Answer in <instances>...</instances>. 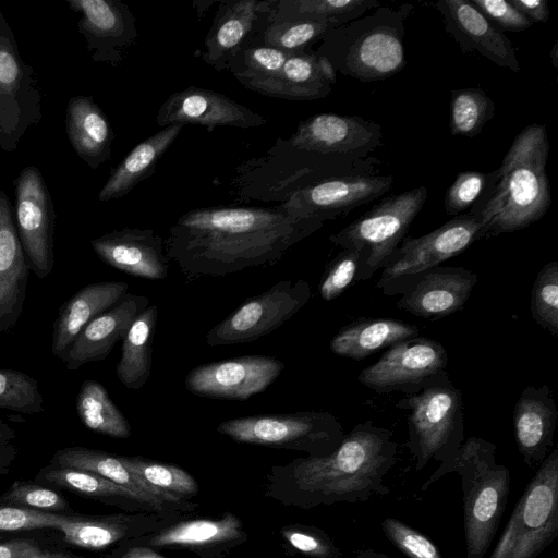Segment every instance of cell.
<instances>
[{
  "mask_svg": "<svg viewBox=\"0 0 558 558\" xmlns=\"http://www.w3.org/2000/svg\"><path fill=\"white\" fill-rule=\"evenodd\" d=\"M323 226L281 205L196 208L169 228L167 255L190 280L223 277L276 265Z\"/></svg>",
  "mask_w": 558,
  "mask_h": 558,
  "instance_id": "1",
  "label": "cell"
},
{
  "mask_svg": "<svg viewBox=\"0 0 558 558\" xmlns=\"http://www.w3.org/2000/svg\"><path fill=\"white\" fill-rule=\"evenodd\" d=\"M397 449L389 429L372 421L360 422L343 435L335 451L299 458L289 472L299 490L313 502L366 501L390 494L384 482L397 462Z\"/></svg>",
  "mask_w": 558,
  "mask_h": 558,
  "instance_id": "2",
  "label": "cell"
},
{
  "mask_svg": "<svg viewBox=\"0 0 558 558\" xmlns=\"http://www.w3.org/2000/svg\"><path fill=\"white\" fill-rule=\"evenodd\" d=\"M549 142L544 125L533 123L513 140L500 167L471 208L482 223V238L514 232L538 221L551 204L546 174Z\"/></svg>",
  "mask_w": 558,
  "mask_h": 558,
  "instance_id": "3",
  "label": "cell"
},
{
  "mask_svg": "<svg viewBox=\"0 0 558 558\" xmlns=\"http://www.w3.org/2000/svg\"><path fill=\"white\" fill-rule=\"evenodd\" d=\"M495 444L481 437L466 438L452 460L439 464L425 481V492L449 473L461 478L463 531L466 558H484L492 546L510 493L509 469L496 461Z\"/></svg>",
  "mask_w": 558,
  "mask_h": 558,
  "instance_id": "4",
  "label": "cell"
},
{
  "mask_svg": "<svg viewBox=\"0 0 558 558\" xmlns=\"http://www.w3.org/2000/svg\"><path fill=\"white\" fill-rule=\"evenodd\" d=\"M411 4L378 7L329 31L320 40L317 54L333 70L361 82L381 81L405 66L403 38Z\"/></svg>",
  "mask_w": 558,
  "mask_h": 558,
  "instance_id": "5",
  "label": "cell"
},
{
  "mask_svg": "<svg viewBox=\"0 0 558 558\" xmlns=\"http://www.w3.org/2000/svg\"><path fill=\"white\" fill-rule=\"evenodd\" d=\"M377 167L296 149L278 138L262 157L243 162L233 179L234 192L246 199H288L294 192L327 178L343 174L377 173Z\"/></svg>",
  "mask_w": 558,
  "mask_h": 558,
  "instance_id": "6",
  "label": "cell"
},
{
  "mask_svg": "<svg viewBox=\"0 0 558 558\" xmlns=\"http://www.w3.org/2000/svg\"><path fill=\"white\" fill-rule=\"evenodd\" d=\"M396 408L408 412V449L421 471L429 460L440 464L452 460L464 441L461 391L448 374L421 391L404 395Z\"/></svg>",
  "mask_w": 558,
  "mask_h": 558,
  "instance_id": "7",
  "label": "cell"
},
{
  "mask_svg": "<svg viewBox=\"0 0 558 558\" xmlns=\"http://www.w3.org/2000/svg\"><path fill=\"white\" fill-rule=\"evenodd\" d=\"M422 185L384 197L350 225L329 236V241L344 248L363 253L360 280L372 278L385 268L396 255L411 223L427 199Z\"/></svg>",
  "mask_w": 558,
  "mask_h": 558,
  "instance_id": "8",
  "label": "cell"
},
{
  "mask_svg": "<svg viewBox=\"0 0 558 558\" xmlns=\"http://www.w3.org/2000/svg\"><path fill=\"white\" fill-rule=\"evenodd\" d=\"M558 536V448L517 501L489 558H537Z\"/></svg>",
  "mask_w": 558,
  "mask_h": 558,
  "instance_id": "9",
  "label": "cell"
},
{
  "mask_svg": "<svg viewBox=\"0 0 558 558\" xmlns=\"http://www.w3.org/2000/svg\"><path fill=\"white\" fill-rule=\"evenodd\" d=\"M217 432L236 442L303 450L310 457L331 453L344 435L332 413L313 410L230 418Z\"/></svg>",
  "mask_w": 558,
  "mask_h": 558,
  "instance_id": "10",
  "label": "cell"
},
{
  "mask_svg": "<svg viewBox=\"0 0 558 558\" xmlns=\"http://www.w3.org/2000/svg\"><path fill=\"white\" fill-rule=\"evenodd\" d=\"M482 238V223L475 213L452 219L418 238L405 236L376 283L384 295L407 292L427 270L460 255Z\"/></svg>",
  "mask_w": 558,
  "mask_h": 558,
  "instance_id": "11",
  "label": "cell"
},
{
  "mask_svg": "<svg viewBox=\"0 0 558 558\" xmlns=\"http://www.w3.org/2000/svg\"><path fill=\"white\" fill-rule=\"evenodd\" d=\"M43 95L34 69L21 57L15 35L0 11V148L14 151L43 119Z\"/></svg>",
  "mask_w": 558,
  "mask_h": 558,
  "instance_id": "12",
  "label": "cell"
},
{
  "mask_svg": "<svg viewBox=\"0 0 558 558\" xmlns=\"http://www.w3.org/2000/svg\"><path fill=\"white\" fill-rule=\"evenodd\" d=\"M311 296L312 289L306 280L278 281L263 293L246 299L206 333L205 341L210 347L255 341L290 320Z\"/></svg>",
  "mask_w": 558,
  "mask_h": 558,
  "instance_id": "13",
  "label": "cell"
},
{
  "mask_svg": "<svg viewBox=\"0 0 558 558\" xmlns=\"http://www.w3.org/2000/svg\"><path fill=\"white\" fill-rule=\"evenodd\" d=\"M447 366L446 348L417 336L387 348L377 362L359 374L357 381L379 395H412L446 374Z\"/></svg>",
  "mask_w": 558,
  "mask_h": 558,
  "instance_id": "14",
  "label": "cell"
},
{
  "mask_svg": "<svg viewBox=\"0 0 558 558\" xmlns=\"http://www.w3.org/2000/svg\"><path fill=\"white\" fill-rule=\"evenodd\" d=\"M381 126L360 116L318 113L301 121L287 143L296 149L377 167L369 158L383 145Z\"/></svg>",
  "mask_w": 558,
  "mask_h": 558,
  "instance_id": "15",
  "label": "cell"
},
{
  "mask_svg": "<svg viewBox=\"0 0 558 558\" xmlns=\"http://www.w3.org/2000/svg\"><path fill=\"white\" fill-rule=\"evenodd\" d=\"M14 223L31 270L40 279L54 266L53 201L45 179L35 166L22 169L14 180Z\"/></svg>",
  "mask_w": 558,
  "mask_h": 558,
  "instance_id": "16",
  "label": "cell"
},
{
  "mask_svg": "<svg viewBox=\"0 0 558 558\" xmlns=\"http://www.w3.org/2000/svg\"><path fill=\"white\" fill-rule=\"evenodd\" d=\"M284 363L268 355H244L192 368L185 387L193 395L221 400H246L266 390L284 371Z\"/></svg>",
  "mask_w": 558,
  "mask_h": 558,
  "instance_id": "17",
  "label": "cell"
},
{
  "mask_svg": "<svg viewBox=\"0 0 558 558\" xmlns=\"http://www.w3.org/2000/svg\"><path fill=\"white\" fill-rule=\"evenodd\" d=\"M393 185L391 174H343L324 179L291 194L279 204L320 222L341 218L385 195Z\"/></svg>",
  "mask_w": 558,
  "mask_h": 558,
  "instance_id": "18",
  "label": "cell"
},
{
  "mask_svg": "<svg viewBox=\"0 0 558 558\" xmlns=\"http://www.w3.org/2000/svg\"><path fill=\"white\" fill-rule=\"evenodd\" d=\"M94 62L118 66L137 43L136 17L120 0H65Z\"/></svg>",
  "mask_w": 558,
  "mask_h": 558,
  "instance_id": "19",
  "label": "cell"
},
{
  "mask_svg": "<svg viewBox=\"0 0 558 558\" xmlns=\"http://www.w3.org/2000/svg\"><path fill=\"white\" fill-rule=\"evenodd\" d=\"M157 124H195L213 131L218 126L241 129L265 125L267 119L228 96L196 86L171 94L159 107Z\"/></svg>",
  "mask_w": 558,
  "mask_h": 558,
  "instance_id": "20",
  "label": "cell"
},
{
  "mask_svg": "<svg viewBox=\"0 0 558 558\" xmlns=\"http://www.w3.org/2000/svg\"><path fill=\"white\" fill-rule=\"evenodd\" d=\"M440 13L445 31L462 53L476 51L496 65L520 71L510 39L498 31L470 0H439L433 3Z\"/></svg>",
  "mask_w": 558,
  "mask_h": 558,
  "instance_id": "21",
  "label": "cell"
},
{
  "mask_svg": "<svg viewBox=\"0 0 558 558\" xmlns=\"http://www.w3.org/2000/svg\"><path fill=\"white\" fill-rule=\"evenodd\" d=\"M107 265L133 277L162 280L168 276L166 240L153 229L122 228L90 240Z\"/></svg>",
  "mask_w": 558,
  "mask_h": 558,
  "instance_id": "22",
  "label": "cell"
},
{
  "mask_svg": "<svg viewBox=\"0 0 558 558\" xmlns=\"http://www.w3.org/2000/svg\"><path fill=\"white\" fill-rule=\"evenodd\" d=\"M477 279L464 267L440 265L423 274L396 305L416 317L441 319L464 306Z\"/></svg>",
  "mask_w": 558,
  "mask_h": 558,
  "instance_id": "23",
  "label": "cell"
},
{
  "mask_svg": "<svg viewBox=\"0 0 558 558\" xmlns=\"http://www.w3.org/2000/svg\"><path fill=\"white\" fill-rule=\"evenodd\" d=\"M148 303L147 296L128 292L114 306L89 322L59 356L66 369L76 371L105 360Z\"/></svg>",
  "mask_w": 558,
  "mask_h": 558,
  "instance_id": "24",
  "label": "cell"
},
{
  "mask_svg": "<svg viewBox=\"0 0 558 558\" xmlns=\"http://www.w3.org/2000/svg\"><path fill=\"white\" fill-rule=\"evenodd\" d=\"M558 411L550 388L527 386L513 410L514 439L523 462L536 470L551 451Z\"/></svg>",
  "mask_w": 558,
  "mask_h": 558,
  "instance_id": "25",
  "label": "cell"
},
{
  "mask_svg": "<svg viewBox=\"0 0 558 558\" xmlns=\"http://www.w3.org/2000/svg\"><path fill=\"white\" fill-rule=\"evenodd\" d=\"M29 270L16 232L12 204L0 190V332L12 329L21 317Z\"/></svg>",
  "mask_w": 558,
  "mask_h": 558,
  "instance_id": "26",
  "label": "cell"
},
{
  "mask_svg": "<svg viewBox=\"0 0 558 558\" xmlns=\"http://www.w3.org/2000/svg\"><path fill=\"white\" fill-rule=\"evenodd\" d=\"M336 83V71L328 60L313 50L291 53L271 77L243 84L262 95L289 100L327 97Z\"/></svg>",
  "mask_w": 558,
  "mask_h": 558,
  "instance_id": "27",
  "label": "cell"
},
{
  "mask_svg": "<svg viewBox=\"0 0 558 558\" xmlns=\"http://www.w3.org/2000/svg\"><path fill=\"white\" fill-rule=\"evenodd\" d=\"M128 290L124 281H101L76 291L58 311L51 337L52 354L59 357L89 322L114 306Z\"/></svg>",
  "mask_w": 558,
  "mask_h": 558,
  "instance_id": "28",
  "label": "cell"
},
{
  "mask_svg": "<svg viewBox=\"0 0 558 558\" xmlns=\"http://www.w3.org/2000/svg\"><path fill=\"white\" fill-rule=\"evenodd\" d=\"M260 0H222L204 41L203 61L216 71L229 63L247 40L260 13Z\"/></svg>",
  "mask_w": 558,
  "mask_h": 558,
  "instance_id": "29",
  "label": "cell"
},
{
  "mask_svg": "<svg viewBox=\"0 0 558 558\" xmlns=\"http://www.w3.org/2000/svg\"><path fill=\"white\" fill-rule=\"evenodd\" d=\"M68 140L76 155L92 169H97L111 157L113 131L106 113L93 97L77 95L70 98L65 111Z\"/></svg>",
  "mask_w": 558,
  "mask_h": 558,
  "instance_id": "30",
  "label": "cell"
},
{
  "mask_svg": "<svg viewBox=\"0 0 558 558\" xmlns=\"http://www.w3.org/2000/svg\"><path fill=\"white\" fill-rule=\"evenodd\" d=\"M51 463L98 474L134 492L142 502L154 508H161L165 502H178L180 500L170 494L149 486L143 478L126 468L121 457L101 450L84 447L63 448L56 452Z\"/></svg>",
  "mask_w": 558,
  "mask_h": 558,
  "instance_id": "31",
  "label": "cell"
},
{
  "mask_svg": "<svg viewBox=\"0 0 558 558\" xmlns=\"http://www.w3.org/2000/svg\"><path fill=\"white\" fill-rule=\"evenodd\" d=\"M183 128L182 124H170L140 142L111 171L98 193V199L110 202L120 198L153 175L156 165Z\"/></svg>",
  "mask_w": 558,
  "mask_h": 558,
  "instance_id": "32",
  "label": "cell"
},
{
  "mask_svg": "<svg viewBox=\"0 0 558 558\" xmlns=\"http://www.w3.org/2000/svg\"><path fill=\"white\" fill-rule=\"evenodd\" d=\"M420 327L396 318L362 317L341 328L330 341V350L339 356L364 360L377 351L420 336Z\"/></svg>",
  "mask_w": 558,
  "mask_h": 558,
  "instance_id": "33",
  "label": "cell"
},
{
  "mask_svg": "<svg viewBox=\"0 0 558 558\" xmlns=\"http://www.w3.org/2000/svg\"><path fill=\"white\" fill-rule=\"evenodd\" d=\"M378 7L377 0H267L260 3L259 17L267 23L314 21L341 25Z\"/></svg>",
  "mask_w": 558,
  "mask_h": 558,
  "instance_id": "34",
  "label": "cell"
},
{
  "mask_svg": "<svg viewBox=\"0 0 558 558\" xmlns=\"http://www.w3.org/2000/svg\"><path fill=\"white\" fill-rule=\"evenodd\" d=\"M157 316V305L147 306L135 317L122 339L116 374L119 381L129 389H142L150 376Z\"/></svg>",
  "mask_w": 558,
  "mask_h": 558,
  "instance_id": "35",
  "label": "cell"
},
{
  "mask_svg": "<svg viewBox=\"0 0 558 558\" xmlns=\"http://www.w3.org/2000/svg\"><path fill=\"white\" fill-rule=\"evenodd\" d=\"M75 408L78 418L88 429L113 438L131 436L128 418L100 383L84 380L76 396Z\"/></svg>",
  "mask_w": 558,
  "mask_h": 558,
  "instance_id": "36",
  "label": "cell"
},
{
  "mask_svg": "<svg viewBox=\"0 0 558 558\" xmlns=\"http://www.w3.org/2000/svg\"><path fill=\"white\" fill-rule=\"evenodd\" d=\"M241 521L232 513L220 520H193L162 530L151 538L153 546H198L238 539Z\"/></svg>",
  "mask_w": 558,
  "mask_h": 558,
  "instance_id": "37",
  "label": "cell"
},
{
  "mask_svg": "<svg viewBox=\"0 0 558 558\" xmlns=\"http://www.w3.org/2000/svg\"><path fill=\"white\" fill-rule=\"evenodd\" d=\"M256 26H263L258 32V44L295 53L311 50L313 44L320 41L329 31L339 25L314 21L267 23L258 16Z\"/></svg>",
  "mask_w": 558,
  "mask_h": 558,
  "instance_id": "38",
  "label": "cell"
},
{
  "mask_svg": "<svg viewBox=\"0 0 558 558\" xmlns=\"http://www.w3.org/2000/svg\"><path fill=\"white\" fill-rule=\"evenodd\" d=\"M496 105L482 88L465 87L451 92L450 133L475 137L483 126L495 116Z\"/></svg>",
  "mask_w": 558,
  "mask_h": 558,
  "instance_id": "39",
  "label": "cell"
},
{
  "mask_svg": "<svg viewBox=\"0 0 558 558\" xmlns=\"http://www.w3.org/2000/svg\"><path fill=\"white\" fill-rule=\"evenodd\" d=\"M291 53L262 44L245 43L231 59L228 71L242 84L277 74Z\"/></svg>",
  "mask_w": 558,
  "mask_h": 558,
  "instance_id": "40",
  "label": "cell"
},
{
  "mask_svg": "<svg viewBox=\"0 0 558 558\" xmlns=\"http://www.w3.org/2000/svg\"><path fill=\"white\" fill-rule=\"evenodd\" d=\"M123 463L149 486L179 499L197 493L196 481L184 470L138 457H121Z\"/></svg>",
  "mask_w": 558,
  "mask_h": 558,
  "instance_id": "41",
  "label": "cell"
},
{
  "mask_svg": "<svg viewBox=\"0 0 558 558\" xmlns=\"http://www.w3.org/2000/svg\"><path fill=\"white\" fill-rule=\"evenodd\" d=\"M39 476L49 483L89 496H117L141 501L134 492L88 471L52 464L41 470Z\"/></svg>",
  "mask_w": 558,
  "mask_h": 558,
  "instance_id": "42",
  "label": "cell"
},
{
  "mask_svg": "<svg viewBox=\"0 0 558 558\" xmlns=\"http://www.w3.org/2000/svg\"><path fill=\"white\" fill-rule=\"evenodd\" d=\"M534 322L558 337V262L547 263L537 274L530 298Z\"/></svg>",
  "mask_w": 558,
  "mask_h": 558,
  "instance_id": "43",
  "label": "cell"
},
{
  "mask_svg": "<svg viewBox=\"0 0 558 558\" xmlns=\"http://www.w3.org/2000/svg\"><path fill=\"white\" fill-rule=\"evenodd\" d=\"M0 409L31 415L43 412L37 380L21 371L0 368Z\"/></svg>",
  "mask_w": 558,
  "mask_h": 558,
  "instance_id": "44",
  "label": "cell"
},
{
  "mask_svg": "<svg viewBox=\"0 0 558 558\" xmlns=\"http://www.w3.org/2000/svg\"><path fill=\"white\" fill-rule=\"evenodd\" d=\"M64 539L73 545L88 548H105L124 535V529L116 523L101 520L77 519L60 515L56 527Z\"/></svg>",
  "mask_w": 558,
  "mask_h": 558,
  "instance_id": "45",
  "label": "cell"
},
{
  "mask_svg": "<svg viewBox=\"0 0 558 558\" xmlns=\"http://www.w3.org/2000/svg\"><path fill=\"white\" fill-rule=\"evenodd\" d=\"M363 253L357 250H342L328 265L320 284L319 294L324 301L340 296L351 284L360 280Z\"/></svg>",
  "mask_w": 558,
  "mask_h": 558,
  "instance_id": "46",
  "label": "cell"
},
{
  "mask_svg": "<svg viewBox=\"0 0 558 558\" xmlns=\"http://www.w3.org/2000/svg\"><path fill=\"white\" fill-rule=\"evenodd\" d=\"M380 526L388 541L408 558H444L439 548L426 535L407 523L386 518Z\"/></svg>",
  "mask_w": 558,
  "mask_h": 558,
  "instance_id": "47",
  "label": "cell"
},
{
  "mask_svg": "<svg viewBox=\"0 0 558 558\" xmlns=\"http://www.w3.org/2000/svg\"><path fill=\"white\" fill-rule=\"evenodd\" d=\"M492 180V173L460 172L446 191L444 207L448 215L458 216L472 208L482 197Z\"/></svg>",
  "mask_w": 558,
  "mask_h": 558,
  "instance_id": "48",
  "label": "cell"
},
{
  "mask_svg": "<svg viewBox=\"0 0 558 558\" xmlns=\"http://www.w3.org/2000/svg\"><path fill=\"white\" fill-rule=\"evenodd\" d=\"M3 501H8L17 507L61 510L66 507L65 500L61 495L52 489L26 483H14L10 490L3 496Z\"/></svg>",
  "mask_w": 558,
  "mask_h": 558,
  "instance_id": "49",
  "label": "cell"
},
{
  "mask_svg": "<svg viewBox=\"0 0 558 558\" xmlns=\"http://www.w3.org/2000/svg\"><path fill=\"white\" fill-rule=\"evenodd\" d=\"M60 514L23 507L0 506V533L34 529H56Z\"/></svg>",
  "mask_w": 558,
  "mask_h": 558,
  "instance_id": "50",
  "label": "cell"
},
{
  "mask_svg": "<svg viewBox=\"0 0 558 558\" xmlns=\"http://www.w3.org/2000/svg\"><path fill=\"white\" fill-rule=\"evenodd\" d=\"M500 32H522L533 25L509 0H470Z\"/></svg>",
  "mask_w": 558,
  "mask_h": 558,
  "instance_id": "51",
  "label": "cell"
},
{
  "mask_svg": "<svg viewBox=\"0 0 558 558\" xmlns=\"http://www.w3.org/2000/svg\"><path fill=\"white\" fill-rule=\"evenodd\" d=\"M282 534L288 543L310 558H341L340 549L322 531L288 530Z\"/></svg>",
  "mask_w": 558,
  "mask_h": 558,
  "instance_id": "52",
  "label": "cell"
},
{
  "mask_svg": "<svg viewBox=\"0 0 558 558\" xmlns=\"http://www.w3.org/2000/svg\"><path fill=\"white\" fill-rule=\"evenodd\" d=\"M509 2L532 23L549 20V5L546 0H509Z\"/></svg>",
  "mask_w": 558,
  "mask_h": 558,
  "instance_id": "53",
  "label": "cell"
},
{
  "mask_svg": "<svg viewBox=\"0 0 558 558\" xmlns=\"http://www.w3.org/2000/svg\"><path fill=\"white\" fill-rule=\"evenodd\" d=\"M33 545L28 539H14L0 544V558H26Z\"/></svg>",
  "mask_w": 558,
  "mask_h": 558,
  "instance_id": "54",
  "label": "cell"
},
{
  "mask_svg": "<svg viewBox=\"0 0 558 558\" xmlns=\"http://www.w3.org/2000/svg\"><path fill=\"white\" fill-rule=\"evenodd\" d=\"M124 558H166L150 548L147 547H135L131 548L125 555Z\"/></svg>",
  "mask_w": 558,
  "mask_h": 558,
  "instance_id": "55",
  "label": "cell"
},
{
  "mask_svg": "<svg viewBox=\"0 0 558 558\" xmlns=\"http://www.w3.org/2000/svg\"><path fill=\"white\" fill-rule=\"evenodd\" d=\"M15 437V432L7 423L0 420V446L5 445Z\"/></svg>",
  "mask_w": 558,
  "mask_h": 558,
  "instance_id": "56",
  "label": "cell"
},
{
  "mask_svg": "<svg viewBox=\"0 0 558 558\" xmlns=\"http://www.w3.org/2000/svg\"><path fill=\"white\" fill-rule=\"evenodd\" d=\"M355 558H391V557L384 553L368 548V549L357 551Z\"/></svg>",
  "mask_w": 558,
  "mask_h": 558,
  "instance_id": "57",
  "label": "cell"
},
{
  "mask_svg": "<svg viewBox=\"0 0 558 558\" xmlns=\"http://www.w3.org/2000/svg\"><path fill=\"white\" fill-rule=\"evenodd\" d=\"M214 1H193V5L195 7V10L197 12V17L201 20L203 14L209 9L210 5H213Z\"/></svg>",
  "mask_w": 558,
  "mask_h": 558,
  "instance_id": "58",
  "label": "cell"
},
{
  "mask_svg": "<svg viewBox=\"0 0 558 558\" xmlns=\"http://www.w3.org/2000/svg\"><path fill=\"white\" fill-rule=\"evenodd\" d=\"M13 453V448L2 445L0 446V465L7 460V458H11Z\"/></svg>",
  "mask_w": 558,
  "mask_h": 558,
  "instance_id": "59",
  "label": "cell"
},
{
  "mask_svg": "<svg viewBox=\"0 0 558 558\" xmlns=\"http://www.w3.org/2000/svg\"><path fill=\"white\" fill-rule=\"evenodd\" d=\"M26 558H52L39 550L36 545H33L29 553L27 554Z\"/></svg>",
  "mask_w": 558,
  "mask_h": 558,
  "instance_id": "60",
  "label": "cell"
},
{
  "mask_svg": "<svg viewBox=\"0 0 558 558\" xmlns=\"http://www.w3.org/2000/svg\"><path fill=\"white\" fill-rule=\"evenodd\" d=\"M555 558H558V557H555Z\"/></svg>",
  "mask_w": 558,
  "mask_h": 558,
  "instance_id": "61",
  "label": "cell"
}]
</instances>
